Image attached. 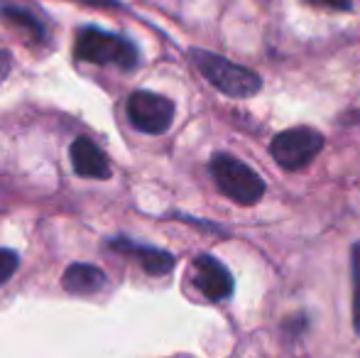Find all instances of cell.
<instances>
[{
    "mask_svg": "<svg viewBox=\"0 0 360 358\" xmlns=\"http://www.w3.org/2000/svg\"><path fill=\"white\" fill-rule=\"evenodd\" d=\"M76 3L94 5V8H120L118 0H76Z\"/></svg>",
    "mask_w": 360,
    "mask_h": 358,
    "instance_id": "5bb4252c",
    "label": "cell"
},
{
    "mask_svg": "<svg viewBox=\"0 0 360 358\" xmlns=\"http://www.w3.org/2000/svg\"><path fill=\"white\" fill-rule=\"evenodd\" d=\"M211 174L216 179V186L240 206H252L265 194V181L255 170H250L245 162H240L233 155H214L211 160Z\"/></svg>",
    "mask_w": 360,
    "mask_h": 358,
    "instance_id": "3957f363",
    "label": "cell"
},
{
    "mask_svg": "<svg viewBox=\"0 0 360 358\" xmlns=\"http://www.w3.org/2000/svg\"><path fill=\"white\" fill-rule=\"evenodd\" d=\"M191 280H194L196 290L211 302L226 300L233 292L231 272L214 255H199V258H194V263H191Z\"/></svg>",
    "mask_w": 360,
    "mask_h": 358,
    "instance_id": "8992f818",
    "label": "cell"
},
{
    "mask_svg": "<svg viewBox=\"0 0 360 358\" xmlns=\"http://www.w3.org/2000/svg\"><path fill=\"white\" fill-rule=\"evenodd\" d=\"M3 18L8 20L10 25H15V27H20L25 34H27L30 39H42L44 37V27L37 23V20L32 18L30 13H25V10H18V8H3Z\"/></svg>",
    "mask_w": 360,
    "mask_h": 358,
    "instance_id": "30bf717a",
    "label": "cell"
},
{
    "mask_svg": "<svg viewBox=\"0 0 360 358\" xmlns=\"http://www.w3.org/2000/svg\"><path fill=\"white\" fill-rule=\"evenodd\" d=\"M189 57L194 67L201 72V77L231 98H250L262 89L260 77L252 69L228 62L226 57H218V54L206 52V49H191Z\"/></svg>",
    "mask_w": 360,
    "mask_h": 358,
    "instance_id": "6da1fadb",
    "label": "cell"
},
{
    "mask_svg": "<svg viewBox=\"0 0 360 358\" xmlns=\"http://www.w3.org/2000/svg\"><path fill=\"white\" fill-rule=\"evenodd\" d=\"M8 72H10V54L0 49V82L8 77Z\"/></svg>",
    "mask_w": 360,
    "mask_h": 358,
    "instance_id": "9a60e30c",
    "label": "cell"
},
{
    "mask_svg": "<svg viewBox=\"0 0 360 358\" xmlns=\"http://www.w3.org/2000/svg\"><path fill=\"white\" fill-rule=\"evenodd\" d=\"M353 326L360 334V245L353 248Z\"/></svg>",
    "mask_w": 360,
    "mask_h": 358,
    "instance_id": "8fae6325",
    "label": "cell"
},
{
    "mask_svg": "<svg viewBox=\"0 0 360 358\" xmlns=\"http://www.w3.org/2000/svg\"><path fill=\"white\" fill-rule=\"evenodd\" d=\"M74 54L76 59L89 64H115V67L130 69L138 67L140 54L138 47L133 42L123 37H115V34H108L103 30L96 27H86L76 34V44H74Z\"/></svg>",
    "mask_w": 360,
    "mask_h": 358,
    "instance_id": "7a4b0ae2",
    "label": "cell"
},
{
    "mask_svg": "<svg viewBox=\"0 0 360 358\" xmlns=\"http://www.w3.org/2000/svg\"><path fill=\"white\" fill-rule=\"evenodd\" d=\"M18 265H20V258H18V253H15V250L0 248V285H3V282H8L10 277L15 275Z\"/></svg>",
    "mask_w": 360,
    "mask_h": 358,
    "instance_id": "7c38bea8",
    "label": "cell"
},
{
    "mask_svg": "<svg viewBox=\"0 0 360 358\" xmlns=\"http://www.w3.org/2000/svg\"><path fill=\"white\" fill-rule=\"evenodd\" d=\"M74 172L89 179H108L110 177V165L105 153L89 138H76L69 150Z\"/></svg>",
    "mask_w": 360,
    "mask_h": 358,
    "instance_id": "52a82bcc",
    "label": "cell"
},
{
    "mask_svg": "<svg viewBox=\"0 0 360 358\" xmlns=\"http://www.w3.org/2000/svg\"><path fill=\"white\" fill-rule=\"evenodd\" d=\"M311 5H321V8L331 10H351V0H309Z\"/></svg>",
    "mask_w": 360,
    "mask_h": 358,
    "instance_id": "4fadbf2b",
    "label": "cell"
},
{
    "mask_svg": "<svg viewBox=\"0 0 360 358\" xmlns=\"http://www.w3.org/2000/svg\"><path fill=\"white\" fill-rule=\"evenodd\" d=\"M105 285V272L96 265L76 263L64 272V287L74 295H94Z\"/></svg>",
    "mask_w": 360,
    "mask_h": 358,
    "instance_id": "9c48e42d",
    "label": "cell"
},
{
    "mask_svg": "<svg viewBox=\"0 0 360 358\" xmlns=\"http://www.w3.org/2000/svg\"><path fill=\"white\" fill-rule=\"evenodd\" d=\"M343 123H360V110H358V113L346 115V120H343Z\"/></svg>",
    "mask_w": 360,
    "mask_h": 358,
    "instance_id": "2e32d148",
    "label": "cell"
},
{
    "mask_svg": "<svg viewBox=\"0 0 360 358\" xmlns=\"http://www.w3.org/2000/svg\"><path fill=\"white\" fill-rule=\"evenodd\" d=\"M128 120L135 130L147 135H162L174 120V103L167 96L152 91H135L128 98Z\"/></svg>",
    "mask_w": 360,
    "mask_h": 358,
    "instance_id": "5b68a950",
    "label": "cell"
},
{
    "mask_svg": "<svg viewBox=\"0 0 360 358\" xmlns=\"http://www.w3.org/2000/svg\"><path fill=\"white\" fill-rule=\"evenodd\" d=\"M113 248L123 250V253H130L143 263V268L150 272V275H165L174 268V255L172 253H165V250H157V248H150V245H138V243H130L128 238H118L113 241Z\"/></svg>",
    "mask_w": 360,
    "mask_h": 358,
    "instance_id": "ba28073f",
    "label": "cell"
},
{
    "mask_svg": "<svg viewBox=\"0 0 360 358\" xmlns=\"http://www.w3.org/2000/svg\"><path fill=\"white\" fill-rule=\"evenodd\" d=\"M323 148V135L314 128H289L275 135L270 143V153L282 170H302Z\"/></svg>",
    "mask_w": 360,
    "mask_h": 358,
    "instance_id": "277c9868",
    "label": "cell"
}]
</instances>
